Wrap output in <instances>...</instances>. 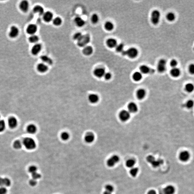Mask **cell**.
Here are the masks:
<instances>
[{
    "label": "cell",
    "instance_id": "cell-1",
    "mask_svg": "<svg viewBox=\"0 0 194 194\" xmlns=\"http://www.w3.org/2000/svg\"><path fill=\"white\" fill-rule=\"evenodd\" d=\"M23 144L26 149L29 150H33L36 147V143L35 140L30 137L25 138L23 141Z\"/></svg>",
    "mask_w": 194,
    "mask_h": 194
},
{
    "label": "cell",
    "instance_id": "cell-2",
    "mask_svg": "<svg viewBox=\"0 0 194 194\" xmlns=\"http://www.w3.org/2000/svg\"><path fill=\"white\" fill-rule=\"evenodd\" d=\"M122 53L123 56H127L130 58H134L138 55V52L137 49L132 47L127 50H123Z\"/></svg>",
    "mask_w": 194,
    "mask_h": 194
},
{
    "label": "cell",
    "instance_id": "cell-3",
    "mask_svg": "<svg viewBox=\"0 0 194 194\" xmlns=\"http://www.w3.org/2000/svg\"><path fill=\"white\" fill-rule=\"evenodd\" d=\"M90 37L89 34L82 35L81 38L77 41V44L81 47H85L90 42Z\"/></svg>",
    "mask_w": 194,
    "mask_h": 194
},
{
    "label": "cell",
    "instance_id": "cell-4",
    "mask_svg": "<svg viewBox=\"0 0 194 194\" xmlns=\"http://www.w3.org/2000/svg\"><path fill=\"white\" fill-rule=\"evenodd\" d=\"M147 161L152 165L153 167H156L159 166L163 163V161L161 159L156 160L154 157L152 155H149L146 158Z\"/></svg>",
    "mask_w": 194,
    "mask_h": 194
},
{
    "label": "cell",
    "instance_id": "cell-5",
    "mask_svg": "<svg viewBox=\"0 0 194 194\" xmlns=\"http://www.w3.org/2000/svg\"><path fill=\"white\" fill-rule=\"evenodd\" d=\"M160 17V12L159 10H153L151 14V21L153 24L157 25L159 23Z\"/></svg>",
    "mask_w": 194,
    "mask_h": 194
},
{
    "label": "cell",
    "instance_id": "cell-6",
    "mask_svg": "<svg viewBox=\"0 0 194 194\" xmlns=\"http://www.w3.org/2000/svg\"><path fill=\"white\" fill-rule=\"evenodd\" d=\"M119 161V158L117 155H113L107 160L106 164L109 167H112L115 165Z\"/></svg>",
    "mask_w": 194,
    "mask_h": 194
},
{
    "label": "cell",
    "instance_id": "cell-7",
    "mask_svg": "<svg viewBox=\"0 0 194 194\" xmlns=\"http://www.w3.org/2000/svg\"><path fill=\"white\" fill-rule=\"evenodd\" d=\"M166 61L165 59L160 60L157 65V69L160 73H163L166 69Z\"/></svg>",
    "mask_w": 194,
    "mask_h": 194
},
{
    "label": "cell",
    "instance_id": "cell-8",
    "mask_svg": "<svg viewBox=\"0 0 194 194\" xmlns=\"http://www.w3.org/2000/svg\"><path fill=\"white\" fill-rule=\"evenodd\" d=\"M119 118L122 121H127L130 118V113L127 110H122L119 113Z\"/></svg>",
    "mask_w": 194,
    "mask_h": 194
},
{
    "label": "cell",
    "instance_id": "cell-9",
    "mask_svg": "<svg viewBox=\"0 0 194 194\" xmlns=\"http://www.w3.org/2000/svg\"><path fill=\"white\" fill-rule=\"evenodd\" d=\"M139 69H140L141 73L145 74L148 73L153 74L155 72L154 69L151 68L149 66L146 65H144L140 66V67H139Z\"/></svg>",
    "mask_w": 194,
    "mask_h": 194
},
{
    "label": "cell",
    "instance_id": "cell-10",
    "mask_svg": "<svg viewBox=\"0 0 194 194\" xmlns=\"http://www.w3.org/2000/svg\"><path fill=\"white\" fill-rule=\"evenodd\" d=\"M105 73V71L104 68H98L95 69L94 71L95 76L98 78H101L104 77Z\"/></svg>",
    "mask_w": 194,
    "mask_h": 194
},
{
    "label": "cell",
    "instance_id": "cell-11",
    "mask_svg": "<svg viewBox=\"0 0 194 194\" xmlns=\"http://www.w3.org/2000/svg\"><path fill=\"white\" fill-rule=\"evenodd\" d=\"M190 158V153L187 151H182L179 155V159L182 162H187L189 159Z\"/></svg>",
    "mask_w": 194,
    "mask_h": 194
},
{
    "label": "cell",
    "instance_id": "cell-12",
    "mask_svg": "<svg viewBox=\"0 0 194 194\" xmlns=\"http://www.w3.org/2000/svg\"><path fill=\"white\" fill-rule=\"evenodd\" d=\"M37 28L36 25L31 24L28 26L27 28V32L31 35H34L37 31Z\"/></svg>",
    "mask_w": 194,
    "mask_h": 194
},
{
    "label": "cell",
    "instance_id": "cell-13",
    "mask_svg": "<svg viewBox=\"0 0 194 194\" xmlns=\"http://www.w3.org/2000/svg\"><path fill=\"white\" fill-rule=\"evenodd\" d=\"M8 123L10 128L14 129L16 128L17 126L18 121L16 118L11 117L9 119Z\"/></svg>",
    "mask_w": 194,
    "mask_h": 194
},
{
    "label": "cell",
    "instance_id": "cell-14",
    "mask_svg": "<svg viewBox=\"0 0 194 194\" xmlns=\"http://www.w3.org/2000/svg\"><path fill=\"white\" fill-rule=\"evenodd\" d=\"M53 15L50 11H47L44 12L43 14V18L44 20L47 22H49L53 20Z\"/></svg>",
    "mask_w": 194,
    "mask_h": 194
},
{
    "label": "cell",
    "instance_id": "cell-15",
    "mask_svg": "<svg viewBox=\"0 0 194 194\" xmlns=\"http://www.w3.org/2000/svg\"><path fill=\"white\" fill-rule=\"evenodd\" d=\"M107 46L110 48H115L117 45V42L116 39L114 38H109L106 41Z\"/></svg>",
    "mask_w": 194,
    "mask_h": 194
},
{
    "label": "cell",
    "instance_id": "cell-16",
    "mask_svg": "<svg viewBox=\"0 0 194 194\" xmlns=\"http://www.w3.org/2000/svg\"><path fill=\"white\" fill-rule=\"evenodd\" d=\"M19 30L16 26H13L10 28L9 35L12 38H15L16 37L19 33Z\"/></svg>",
    "mask_w": 194,
    "mask_h": 194
},
{
    "label": "cell",
    "instance_id": "cell-17",
    "mask_svg": "<svg viewBox=\"0 0 194 194\" xmlns=\"http://www.w3.org/2000/svg\"><path fill=\"white\" fill-rule=\"evenodd\" d=\"M128 111L130 113H135L137 111L138 107L137 105L134 102H130L128 105Z\"/></svg>",
    "mask_w": 194,
    "mask_h": 194
},
{
    "label": "cell",
    "instance_id": "cell-18",
    "mask_svg": "<svg viewBox=\"0 0 194 194\" xmlns=\"http://www.w3.org/2000/svg\"><path fill=\"white\" fill-rule=\"evenodd\" d=\"M41 48L42 46L40 44H36L32 48L31 52L33 55H37L40 52Z\"/></svg>",
    "mask_w": 194,
    "mask_h": 194
},
{
    "label": "cell",
    "instance_id": "cell-19",
    "mask_svg": "<svg viewBox=\"0 0 194 194\" xmlns=\"http://www.w3.org/2000/svg\"><path fill=\"white\" fill-rule=\"evenodd\" d=\"M20 7L21 10L23 12H27L29 9V3L27 1L23 0L21 2L20 5Z\"/></svg>",
    "mask_w": 194,
    "mask_h": 194
},
{
    "label": "cell",
    "instance_id": "cell-20",
    "mask_svg": "<svg viewBox=\"0 0 194 194\" xmlns=\"http://www.w3.org/2000/svg\"><path fill=\"white\" fill-rule=\"evenodd\" d=\"M95 139L94 135L92 133H87L85 137L86 142L87 143H91L93 142Z\"/></svg>",
    "mask_w": 194,
    "mask_h": 194
},
{
    "label": "cell",
    "instance_id": "cell-21",
    "mask_svg": "<svg viewBox=\"0 0 194 194\" xmlns=\"http://www.w3.org/2000/svg\"><path fill=\"white\" fill-rule=\"evenodd\" d=\"M175 192V188L171 185L167 186L163 190V192L165 194H174Z\"/></svg>",
    "mask_w": 194,
    "mask_h": 194
},
{
    "label": "cell",
    "instance_id": "cell-22",
    "mask_svg": "<svg viewBox=\"0 0 194 194\" xmlns=\"http://www.w3.org/2000/svg\"><path fill=\"white\" fill-rule=\"evenodd\" d=\"M93 52V47L90 46H86L83 50V54L86 56H90Z\"/></svg>",
    "mask_w": 194,
    "mask_h": 194
},
{
    "label": "cell",
    "instance_id": "cell-23",
    "mask_svg": "<svg viewBox=\"0 0 194 194\" xmlns=\"http://www.w3.org/2000/svg\"><path fill=\"white\" fill-rule=\"evenodd\" d=\"M74 21L75 24L78 27H83L85 24V22L80 17H77L75 18Z\"/></svg>",
    "mask_w": 194,
    "mask_h": 194
},
{
    "label": "cell",
    "instance_id": "cell-24",
    "mask_svg": "<svg viewBox=\"0 0 194 194\" xmlns=\"http://www.w3.org/2000/svg\"><path fill=\"white\" fill-rule=\"evenodd\" d=\"M37 69L40 72L45 73L48 70V67L44 63H40L37 65Z\"/></svg>",
    "mask_w": 194,
    "mask_h": 194
},
{
    "label": "cell",
    "instance_id": "cell-25",
    "mask_svg": "<svg viewBox=\"0 0 194 194\" xmlns=\"http://www.w3.org/2000/svg\"><path fill=\"white\" fill-rule=\"evenodd\" d=\"M88 98L90 102L94 104L97 103L99 100V97L97 95L95 94H91L90 95Z\"/></svg>",
    "mask_w": 194,
    "mask_h": 194
},
{
    "label": "cell",
    "instance_id": "cell-26",
    "mask_svg": "<svg viewBox=\"0 0 194 194\" xmlns=\"http://www.w3.org/2000/svg\"><path fill=\"white\" fill-rule=\"evenodd\" d=\"M146 92L144 89H139L137 91V97L139 100L143 99L145 97Z\"/></svg>",
    "mask_w": 194,
    "mask_h": 194
},
{
    "label": "cell",
    "instance_id": "cell-27",
    "mask_svg": "<svg viewBox=\"0 0 194 194\" xmlns=\"http://www.w3.org/2000/svg\"><path fill=\"white\" fill-rule=\"evenodd\" d=\"M27 132L30 134H34L36 132L37 128L35 125H29L27 128Z\"/></svg>",
    "mask_w": 194,
    "mask_h": 194
},
{
    "label": "cell",
    "instance_id": "cell-28",
    "mask_svg": "<svg viewBox=\"0 0 194 194\" xmlns=\"http://www.w3.org/2000/svg\"><path fill=\"white\" fill-rule=\"evenodd\" d=\"M171 75L174 77H177L180 75V71L178 68L175 67L173 68L170 71Z\"/></svg>",
    "mask_w": 194,
    "mask_h": 194
},
{
    "label": "cell",
    "instance_id": "cell-29",
    "mask_svg": "<svg viewBox=\"0 0 194 194\" xmlns=\"http://www.w3.org/2000/svg\"><path fill=\"white\" fill-rule=\"evenodd\" d=\"M33 10L34 12L38 13L40 15H43L44 13V8L40 5H36L34 7Z\"/></svg>",
    "mask_w": 194,
    "mask_h": 194
},
{
    "label": "cell",
    "instance_id": "cell-30",
    "mask_svg": "<svg viewBox=\"0 0 194 194\" xmlns=\"http://www.w3.org/2000/svg\"><path fill=\"white\" fill-rule=\"evenodd\" d=\"M104 28L108 31H112L114 28V25L111 22L108 21L106 22L104 25Z\"/></svg>",
    "mask_w": 194,
    "mask_h": 194
},
{
    "label": "cell",
    "instance_id": "cell-31",
    "mask_svg": "<svg viewBox=\"0 0 194 194\" xmlns=\"http://www.w3.org/2000/svg\"><path fill=\"white\" fill-rule=\"evenodd\" d=\"M142 78V74L140 72H136L133 75V78L135 81H139L141 80Z\"/></svg>",
    "mask_w": 194,
    "mask_h": 194
},
{
    "label": "cell",
    "instance_id": "cell-32",
    "mask_svg": "<svg viewBox=\"0 0 194 194\" xmlns=\"http://www.w3.org/2000/svg\"><path fill=\"white\" fill-rule=\"evenodd\" d=\"M41 59L42 61L47 64L49 65H51L53 64V61L51 58L46 56H42L41 57Z\"/></svg>",
    "mask_w": 194,
    "mask_h": 194
},
{
    "label": "cell",
    "instance_id": "cell-33",
    "mask_svg": "<svg viewBox=\"0 0 194 194\" xmlns=\"http://www.w3.org/2000/svg\"><path fill=\"white\" fill-rule=\"evenodd\" d=\"M135 163V161L133 159L128 160L126 162V166L129 168H132L134 166Z\"/></svg>",
    "mask_w": 194,
    "mask_h": 194
},
{
    "label": "cell",
    "instance_id": "cell-34",
    "mask_svg": "<svg viewBox=\"0 0 194 194\" xmlns=\"http://www.w3.org/2000/svg\"><path fill=\"white\" fill-rule=\"evenodd\" d=\"M62 21L60 17H57L54 18L53 20V24L56 26H59L61 25Z\"/></svg>",
    "mask_w": 194,
    "mask_h": 194
},
{
    "label": "cell",
    "instance_id": "cell-35",
    "mask_svg": "<svg viewBox=\"0 0 194 194\" xmlns=\"http://www.w3.org/2000/svg\"><path fill=\"white\" fill-rule=\"evenodd\" d=\"M166 18L167 20L169 21H173L175 18V16L173 13L169 12L166 15Z\"/></svg>",
    "mask_w": 194,
    "mask_h": 194
},
{
    "label": "cell",
    "instance_id": "cell-36",
    "mask_svg": "<svg viewBox=\"0 0 194 194\" xmlns=\"http://www.w3.org/2000/svg\"><path fill=\"white\" fill-rule=\"evenodd\" d=\"M39 38L37 35H31L29 38V41L31 43H36L38 41Z\"/></svg>",
    "mask_w": 194,
    "mask_h": 194
},
{
    "label": "cell",
    "instance_id": "cell-37",
    "mask_svg": "<svg viewBox=\"0 0 194 194\" xmlns=\"http://www.w3.org/2000/svg\"><path fill=\"white\" fill-rule=\"evenodd\" d=\"M138 171V168L135 167H132L130 170V174L132 177H135L137 175Z\"/></svg>",
    "mask_w": 194,
    "mask_h": 194
},
{
    "label": "cell",
    "instance_id": "cell-38",
    "mask_svg": "<svg viewBox=\"0 0 194 194\" xmlns=\"http://www.w3.org/2000/svg\"><path fill=\"white\" fill-rule=\"evenodd\" d=\"M185 87L186 90L189 93L192 92L194 90V86L192 83H188L186 85Z\"/></svg>",
    "mask_w": 194,
    "mask_h": 194
},
{
    "label": "cell",
    "instance_id": "cell-39",
    "mask_svg": "<svg viewBox=\"0 0 194 194\" xmlns=\"http://www.w3.org/2000/svg\"><path fill=\"white\" fill-rule=\"evenodd\" d=\"M13 147L15 149H19L22 147V143L20 140H17L13 143Z\"/></svg>",
    "mask_w": 194,
    "mask_h": 194
},
{
    "label": "cell",
    "instance_id": "cell-40",
    "mask_svg": "<svg viewBox=\"0 0 194 194\" xmlns=\"http://www.w3.org/2000/svg\"><path fill=\"white\" fill-rule=\"evenodd\" d=\"M124 48V44L123 43H121L118 45H117L115 47V50L117 52H122L123 51Z\"/></svg>",
    "mask_w": 194,
    "mask_h": 194
},
{
    "label": "cell",
    "instance_id": "cell-41",
    "mask_svg": "<svg viewBox=\"0 0 194 194\" xmlns=\"http://www.w3.org/2000/svg\"><path fill=\"white\" fill-rule=\"evenodd\" d=\"M91 20L93 24H97L99 20L98 16L97 14H94L91 17Z\"/></svg>",
    "mask_w": 194,
    "mask_h": 194
},
{
    "label": "cell",
    "instance_id": "cell-42",
    "mask_svg": "<svg viewBox=\"0 0 194 194\" xmlns=\"http://www.w3.org/2000/svg\"><path fill=\"white\" fill-rule=\"evenodd\" d=\"M6 128V124L3 120H0V133L3 132Z\"/></svg>",
    "mask_w": 194,
    "mask_h": 194
},
{
    "label": "cell",
    "instance_id": "cell-43",
    "mask_svg": "<svg viewBox=\"0 0 194 194\" xmlns=\"http://www.w3.org/2000/svg\"><path fill=\"white\" fill-rule=\"evenodd\" d=\"M61 138L62 140H64V141H66L69 138V134L68 133H67L66 132H63L61 135Z\"/></svg>",
    "mask_w": 194,
    "mask_h": 194
},
{
    "label": "cell",
    "instance_id": "cell-44",
    "mask_svg": "<svg viewBox=\"0 0 194 194\" xmlns=\"http://www.w3.org/2000/svg\"><path fill=\"white\" fill-rule=\"evenodd\" d=\"M105 191L107 192L112 193V192L114 191V188L110 184H107L105 187Z\"/></svg>",
    "mask_w": 194,
    "mask_h": 194
},
{
    "label": "cell",
    "instance_id": "cell-45",
    "mask_svg": "<svg viewBox=\"0 0 194 194\" xmlns=\"http://www.w3.org/2000/svg\"><path fill=\"white\" fill-rule=\"evenodd\" d=\"M82 36V34L81 32H78L74 34L73 36V38L74 40L78 41L81 37Z\"/></svg>",
    "mask_w": 194,
    "mask_h": 194
},
{
    "label": "cell",
    "instance_id": "cell-46",
    "mask_svg": "<svg viewBox=\"0 0 194 194\" xmlns=\"http://www.w3.org/2000/svg\"><path fill=\"white\" fill-rule=\"evenodd\" d=\"M11 184V182L10 179L8 178H4V186L6 187H9Z\"/></svg>",
    "mask_w": 194,
    "mask_h": 194
},
{
    "label": "cell",
    "instance_id": "cell-47",
    "mask_svg": "<svg viewBox=\"0 0 194 194\" xmlns=\"http://www.w3.org/2000/svg\"><path fill=\"white\" fill-rule=\"evenodd\" d=\"M29 171L31 174L33 173L36 172L37 170V167L35 166H31L30 167L29 169Z\"/></svg>",
    "mask_w": 194,
    "mask_h": 194
},
{
    "label": "cell",
    "instance_id": "cell-48",
    "mask_svg": "<svg viewBox=\"0 0 194 194\" xmlns=\"http://www.w3.org/2000/svg\"><path fill=\"white\" fill-rule=\"evenodd\" d=\"M32 177L33 179L37 180L38 179H40L41 177L40 174L36 172L33 173L32 174Z\"/></svg>",
    "mask_w": 194,
    "mask_h": 194
},
{
    "label": "cell",
    "instance_id": "cell-49",
    "mask_svg": "<svg viewBox=\"0 0 194 194\" xmlns=\"http://www.w3.org/2000/svg\"><path fill=\"white\" fill-rule=\"evenodd\" d=\"M194 105V102L192 100H190L188 101L186 104V107L188 108H191L193 107Z\"/></svg>",
    "mask_w": 194,
    "mask_h": 194
},
{
    "label": "cell",
    "instance_id": "cell-50",
    "mask_svg": "<svg viewBox=\"0 0 194 194\" xmlns=\"http://www.w3.org/2000/svg\"><path fill=\"white\" fill-rule=\"evenodd\" d=\"M170 64L171 66H172L173 68H175V67H176V66L178 65V62L176 60L173 59L170 62Z\"/></svg>",
    "mask_w": 194,
    "mask_h": 194
},
{
    "label": "cell",
    "instance_id": "cell-51",
    "mask_svg": "<svg viewBox=\"0 0 194 194\" xmlns=\"http://www.w3.org/2000/svg\"><path fill=\"white\" fill-rule=\"evenodd\" d=\"M7 191L6 188L4 187H0V194H6Z\"/></svg>",
    "mask_w": 194,
    "mask_h": 194
},
{
    "label": "cell",
    "instance_id": "cell-52",
    "mask_svg": "<svg viewBox=\"0 0 194 194\" xmlns=\"http://www.w3.org/2000/svg\"><path fill=\"white\" fill-rule=\"evenodd\" d=\"M104 77L105 79L106 80H109L111 79V74L110 73L107 72L105 73Z\"/></svg>",
    "mask_w": 194,
    "mask_h": 194
},
{
    "label": "cell",
    "instance_id": "cell-53",
    "mask_svg": "<svg viewBox=\"0 0 194 194\" xmlns=\"http://www.w3.org/2000/svg\"><path fill=\"white\" fill-rule=\"evenodd\" d=\"M189 72L191 74L194 73V64H191L189 67Z\"/></svg>",
    "mask_w": 194,
    "mask_h": 194
},
{
    "label": "cell",
    "instance_id": "cell-54",
    "mask_svg": "<svg viewBox=\"0 0 194 194\" xmlns=\"http://www.w3.org/2000/svg\"><path fill=\"white\" fill-rule=\"evenodd\" d=\"M29 183L30 185L31 186H35L37 184L36 180L34 179H32L30 180Z\"/></svg>",
    "mask_w": 194,
    "mask_h": 194
},
{
    "label": "cell",
    "instance_id": "cell-55",
    "mask_svg": "<svg viewBox=\"0 0 194 194\" xmlns=\"http://www.w3.org/2000/svg\"><path fill=\"white\" fill-rule=\"evenodd\" d=\"M4 178H0V187H3Z\"/></svg>",
    "mask_w": 194,
    "mask_h": 194
},
{
    "label": "cell",
    "instance_id": "cell-56",
    "mask_svg": "<svg viewBox=\"0 0 194 194\" xmlns=\"http://www.w3.org/2000/svg\"><path fill=\"white\" fill-rule=\"evenodd\" d=\"M147 194H156V191L154 190H151L148 192Z\"/></svg>",
    "mask_w": 194,
    "mask_h": 194
},
{
    "label": "cell",
    "instance_id": "cell-57",
    "mask_svg": "<svg viewBox=\"0 0 194 194\" xmlns=\"http://www.w3.org/2000/svg\"><path fill=\"white\" fill-rule=\"evenodd\" d=\"M103 194H112V193H110V192H107V191H105L104 192Z\"/></svg>",
    "mask_w": 194,
    "mask_h": 194
},
{
    "label": "cell",
    "instance_id": "cell-58",
    "mask_svg": "<svg viewBox=\"0 0 194 194\" xmlns=\"http://www.w3.org/2000/svg\"></svg>",
    "mask_w": 194,
    "mask_h": 194
}]
</instances>
